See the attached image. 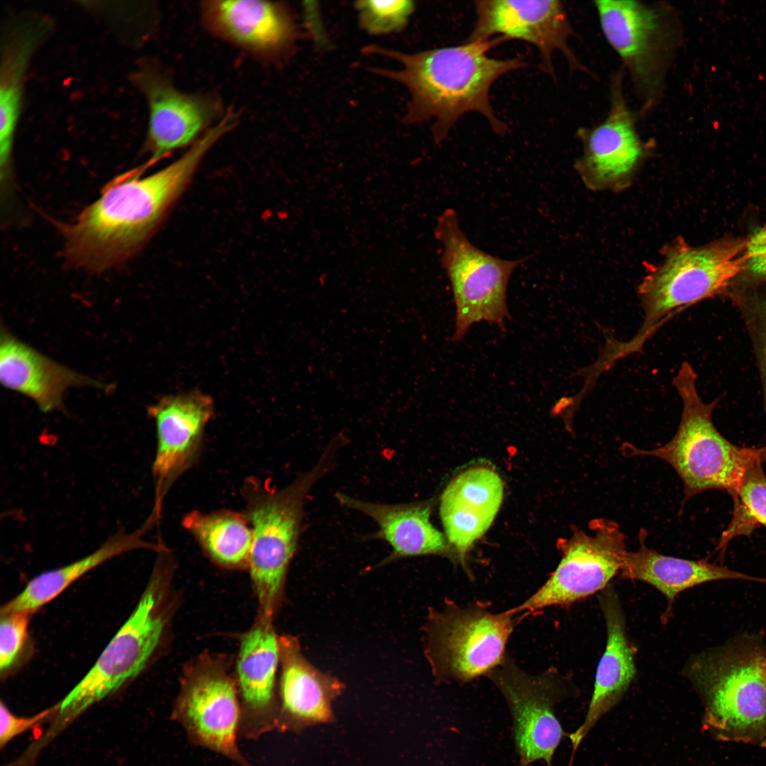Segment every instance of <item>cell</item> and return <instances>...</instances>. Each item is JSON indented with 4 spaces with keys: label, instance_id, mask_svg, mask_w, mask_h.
I'll return each mask as SVG.
<instances>
[{
    "label": "cell",
    "instance_id": "2",
    "mask_svg": "<svg viewBox=\"0 0 766 766\" xmlns=\"http://www.w3.org/2000/svg\"><path fill=\"white\" fill-rule=\"evenodd\" d=\"M502 42L496 37L415 53L373 45L365 47L362 52L399 62L400 67L396 70H370L407 89L410 99L404 122L413 124L434 119L431 131L435 143H439L456 122L470 111L483 115L494 132L503 134L508 131L491 105L490 89L499 77L527 63L521 57L506 60L489 57L487 52Z\"/></svg>",
    "mask_w": 766,
    "mask_h": 766
},
{
    "label": "cell",
    "instance_id": "7",
    "mask_svg": "<svg viewBox=\"0 0 766 766\" xmlns=\"http://www.w3.org/2000/svg\"><path fill=\"white\" fill-rule=\"evenodd\" d=\"M157 553L148 585L131 614L86 675L52 706L62 725L133 681L157 650L166 626L165 584L172 563L168 549Z\"/></svg>",
    "mask_w": 766,
    "mask_h": 766
},
{
    "label": "cell",
    "instance_id": "17",
    "mask_svg": "<svg viewBox=\"0 0 766 766\" xmlns=\"http://www.w3.org/2000/svg\"><path fill=\"white\" fill-rule=\"evenodd\" d=\"M620 74L612 80L611 108L605 120L578 131L583 152L574 167L586 187L594 191L628 187L646 153L623 96Z\"/></svg>",
    "mask_w": 766,
    "mask_h": 766
},
{
    "label": "cell",
    "instance_id": "30",
    "mask_svg": "<svg viewBox=\"0 0 766 766\" xmlns=\"http://www.w3.org/2000/svg\"><path fill=\"white\" fill-rule=\"evenodd\" d=\"M725 292L738 308L746 326L760 370L766 409V279L743 275Z\"/></svg>",
    "mask_w": 766,
    "mask_h": 766
},
{
    "label": "cell",
    "instance_id": "4",
    "mask_svg": "<svg viewBox=\"0 0 766 766\" xmlns=\"http://www.w3.org/2000/svg\"><path fill=\"white\" fill-rule=\"evenodd\" d=\"M684 675L704 706L703 727L716 740L766 748V648L740 638L692 658Z\"/></svg>",
    "mask_w": 766,
    "mask_h": 766
},
{
    "label": "cell",
    "instance_id": "10",
    "mask_svg": "<svg viewBox=\"0 0 766 766\" xmlns=\"http://www.w3.org/2000/svg\"><path fill=\"white\" fill-rule=\"evenodd\" d=\"M516 613H492L477 604H448L431 612L426 655L435 676L467 682L492 672L504 660Z\"/></svg>",
    "mask_w": 766,
    "mask_h": 766
},
{
    "label": "cell",
    "instance_id": "26",
    "mask_svg": "<svg viewBox=\"0 0 766 766\" xmlns=\"http://www.w3.org/2000/svg\"><path fill=\"white\" fill-rule=\"evenodd\" d=\"M646 536V531L641 529L640 547L637 551L626 552L620 573L623 577L645 582L660 591L667 601L665 616H670L679 593L706 582L742 579L766 583L765 578L743 574L705 560H690L662 555L645 545Z\"/></svg>",
    "mask_w": 766,
    "mask_h": 766
},
{
    "label": "cell",
    "instance_id": "32",
    "mask_svg": "<svg viewBox=\"0 0 766 766\" xmlns=\"http://www.w3.org/2000/svg\"><path fill=\"white\" fill-rule=\"evenodd\" d=\"M0 621V672L9 675L19 665L28 642V613H5Z\"/></svg>",
    "mask_w": 766,
    "mask_h": 766
},
{
    "label": "cell",
    "instance_id": "1",
    "mask_svg": "<svg viewBox=\"0 0 766 766\" xmlns=\"http://www.w3.org/2000/svg\"><path fill=\"white\" fill-rule=\"evenodd\" d=\"M212 128L173 162L147 176L146 162L116 176L73 221L60 226L68 264L90 272L111 270L135 255L158 229L204 156L221 138Z\"/></svg>",
    "mask_w": 766,
    "mask_h": 766
},
{
    "label": "cell",
    "instance_id": "16",
    "mask_svg": "<svg viewBox=\"0 0 766 766\" xmlns=\"http://www.w3.org/2000/svg\"><path fill=\"white\" fill-rule=\"evenodd\" d=\"M172 717L194 745L240 766H252L238 745L241 706L235 685L228 675L208 670L191 676L182 688Z\"/></svg>",
    "mask_w": 766,
    "mask_h": 766
},
{
    "label": "cell",
    "instance_id": "25",
    "mask_svg": "<svg viewBox=\"0 0 766 766\" xmlns=\"http://www.w3.org/2000/svg\"><path fill=\"white\" fill-rule=\"evenodd\" d=\"M335 496L340 505L364 514L377 523L378 530L370 538L384 540L392 550L383 563L447 550L444 535L430 521L431 504L427 502L382 504L343 492Z\"/></svg>",
    "mask_w": 766,
    "mask_h": 766
},
{
    "label": "cell",
    "instance_id": "20",
    "mask_svg": "<svg viewBox=\"0 0 766 766\" xmlns=\"http://www.w3.org/2000/svg\"><path fill=\"white\" fill-rule=\"evenodd\" d=\"M52 28L50 20L35 13L9 23L1 43L0 65V161L1 184L9 187L12 151L26 72L30 60Z\"/></svg>",
    "mask_w": 766,
    "mask_h": 766
},
{
    "label": "cell",
    "instance_id": "33",
    "mask_svg": "<svg viewBox=\"0 0 766 766\" xmlns=\"http://www.w3.org/2000/svg\"><path fill=\"white\" fill-rule=\"evenodd\" d=\"M52 707L34 716L25 717L13 714L1 701L0 704V745L3 748L16 736L38 726L50 715Z\"/></svg>",
    "mask_w": 766,
    "mask_h": 766
},
{
    "label": "cell",
    "instance_id": "11",
    "mask_svg": "<svg viewBox=\"0 0 766 766\" xmlns=\"http://www.w3.org/2000/svg\"><path fill=\"white\" fill-rule=\"evenodd\" d=\"M587 533L574 528L560 543L562 559L546 582L512 610L528 615L553 606H568L602 591L620 572L627 552L626 538L618 524L606 518L591 521Z\"/></svg>",
    "mask_w": 766,
    "mask_h": 766
},
{
    "label": "cell",
    "instance_id": "34",
    "mask_svg": "<svg viewBox=\"0 0 766 766\" xmlns=\"http://www.w3.org/2000/svg\"><path fill=\"white\" fill-rule=\"evenodd\" d=\"M745 270L740 274L753 279H766V230L762 228L748 238Z\"/></svg>",
    "mask_w": 766,
    "mask_h": 766
},
{
    "label": "cell",
    "instance_id": "5",
    "mask_svg": "<svg viewBox=\"0 0 766 766\" xmlns=\"http://www.w3.org/2000/svg\"><path fill=\"white\" fill-rule=\"evenodd\" d=\"M345 444L343 436L334 438L314 465L284 487H273L257 477L243 484V513L252 535L248 566L265 616L272 614L296 552L307 496L334 468L338 453Z\"/></svg>",
    "mask_w": 766,
    "mask_h": 766
},
{
    "label": "cell",
    "instance_id": "19",
    "mask_svg": "<svg viewBox=\"0 0 766 766\" xmlns=\"http://www.w3.org/2000/svg\"><path fill=\"white\" fill-rule=\"evenodd\" d=\"M279 659V641L267 620L243 637L237 663L243 738L256 740L277 729L274 683Z\"/></svg>",
    "mask_w": 766,
    "mask_h": 766
},
{
    "label": "cell",
    "instance_id": "28",
    "mask_svg": "<svg viewBox=\"0 0 766 766\" xmlns=\"http://www.w3.org/2000/svg\"><path fill=\"white\" fill-rule=\"evenodd\" d=\"M182 525L216 563L228 567L248 565L252 535L244 513L193 510L183 516Z\"/></svg>",
    "mask_w": 766,
    "mask_h": 766
},
{
    "label": "cell",
    "instance_id": "24",
    "mask_svg": "<svg viewBox=\"0 0 766 766\" xmlns=\"http://www.w3.org/2000/svg\"><path fill=\"white\" fill-rule=\"evenodd\" d=\"M282 673L277 729L295 731L329 723L333 718L332 702L341 687L324 675L300 653L296 642L279 641Z\"/></svg>",
    "mask_w": 766,
    "mask_h": 766
},
{
    "label": "cell",
    "instance_id": "9",
    "mask_svg": "<svg viewBox=\"0 0 766 766\" xmlns=\"http://www.w3.org/2000/svg\"><path fill=\"white\" fill-rule=\"evenodd\" d=\"M435 234L444 246L441 262L456 309L452 341L460 340L474 323L480 321L504 328L510 316L506 304L510 277L528 257L504 260L475 247L462 231L452 209L439 217Z\"/></svg>",
    "mask_w": 766,
    "mask_h": 766
},
{
    "label": "cell",
    "instance_id": "14",
    "mask_svg": "<svg viewBox=\"0 0 766 766\" xmlns=\"http://www.w3.org/2000/svg\"><path fill=\"white\" fill-rule=\"evenodd\" d=\"M477 18L465 42L486 40L499 35L504 41L521 40L538 50L539 69L555 78L553 54L558 50L573 71L589 73L569 46L574 33L562 2L557 0H482L474 2Z\"/></svg>",
    "mask_w": 766,
    "mask_h": 766
},
{
    "label": "cell",
    "instance_id": "21",
    "mask_svg": "<svg viewBox=\"0 0 766 766\" xmlns=\"http://www.w3.org/2000/svg\"><path fill=\"white\" fill-rule=\"evenodd\" d=\"M0 381L6 389L35 403L45 413L60 410L66 392L75 387L109 390L99 381L53 360L1 328Z\"/></svg>",
    "mask_w": 766,
    "mask_h": 766
},
{
    "label": "cell",
    "instance_id": "8",
    "mask_svg": "<svg viewBox=\"0 0 766 766\" xmlns=\"http://www.w3.org/2000/svg\"><path fill=\"white\" fill-rule=\"evenodd\" d=\"M603 33L628 70L643 113L658 101L679 40L669 6L637 1H594Z\"/></svg>",
    "mask_w": 766,
    "mask_h": 766
},
{
    "label": "cell",
    "instance_id": "31",
    "mask_svg": "<svg viewBox=\"0 0 766 766\" xmlns=\"http://www.w3.org/2000/svg\"><path fill=\"white\" fill-rule=\"evenodd\" d=\"M359 22L369 34L381 35L403 29L414 11V2L410 0L375 1L355 2Z\"/></svg>",
    "mask_w": 766,
    "mask_h": 766
},
{
    "label": "cell",
    "instance_id": "35",
    "mask_svg": "<svg viewBox=\"0 0 766 766\" xmlns=\"http://www.w3.org/2000/svg\"><path fill=\"white\" fill-rule=\"evenodd\" d=\"M762 228L763 230H766V223L765 224V226H763V227H762Z\"/></svg>",
    "mask_w": 766,
    "mask_h": 766
},
{
    "label": "cell",
    "instance_id": "3",
    "mask_svg": "<svg viewBox=\"0 0 766 766\" xmlns=\"http://www.w3.org/2000/svg\"><path fill=\"white\" fill-rule=\"evenodd\" d=\"M748 239L726 238L694 246L677 238L662 249L657 264L647 267L638 287L643 321L629 341H618L622 357L640 352L667 321L684 309L724 294L745 270Z\"/></svg>",
    "mask_w": 766,
    "mask_h": 766
},
{
    "label": "cell",
    "instance_id": "29",
    "mask_svg": "<svg viewBox=\"0 0 766 766\" xmlns=\"http://www.w3.org/2000/svg\"><path fill=\"white\" fill-rule=\"evenodd\" d=\"M758 459L745 469L737 489L731 494L733 500L731 521L723 533L717 550L725 552L735 537L749 535L760 526L766 528V476Z\"/></svg>",
    "mask_w": 766,
    "mask_h": 766
},
{
    "label": "cell",
    "instance_id": "13",
    "mask_svg": "<svg viewBox=\"0 0 766 766\" xmlns=\"http://www.w3.org/2000/svg\"><path fill=\"white\" fill-rule=\"evenodd\" d=\"M148 108L144 149L155 164L178 149L191 146L224 116L215 96L187 94L150 63L131 74Z\"/></svg>",
    "mask_w": 766,
    "mask_h": 766
},
{
    "label": "cell",
    "instance_id": "15",
    "mask_svg": "<svg viewBox=\"0 0 766 766\" xmlns=\"http://www.w3.org/2000/svg\"><path fill=\"white\" fill-rule=\"evenodd\" d=\"M213 412L212 397L199 391L165 395L148 408L156 428L152 470L155 497L150 514L157 520L172 485L199 460L205 429Z\"/></svg>",
    "mask_w": 766,
    "mask_h": 766
},
{
    "label": "cell",
    "instance_id": "22",
    "mask_svg": "<svg viewBox=\"0 0 766 766\" xmlns=\"http://www.w3.org/2000/svg\"><path fill=\"white\" fill-rule=\"evenodd\" d=\"M606 627L604 652L599 662L593 693L582 724L570 735L576 750L598 721L623 698L635 677V648L630 642L624 612L609 586L599 596Z\"/></svg>",
    "mask_w": 766,
    "mask_h": 766
},
{
    "label": "cell",
    "instance_id": "12",
    "mask_svg": "<svg viewBox=\"0 0 766 766\" xmlns=\"http://www.w3.org/2000/svg\"><path fill=\"white\" fill-rule=\"evenodd\" d=\"M491 677L511 711L520 766L540 760L551 766L565 733L555 709L572 692L567 682L553 671L530 675L509 660H504Z\"/></svg>",
    "mask_w": 766,
    "mask_h": 766
},
{
    "label": "cell",
    "instance_id": "27",
    "mask_svg": "<svg viewBox=\"0 0 766 766\" xmlns=\"http://www.w3.org/2000/svg\"><path fill=\"white\" fill-rule=\"evenodd\" d=\"M155 523L149 516L138 529L132 532L119 530L89 555L38 574L30 579L19 594L1 606L0 614L21 612L32 614L85 574L111 559L138 549L157 551L160 542L152 544L145 540L146 533Z\"/></svg>",
    "mask_w": 766,
    "mask_h": 766
},
{
    "label": "cell",
    "instance_id": "23",
    "mask_svg": "<svg viewBox=\"0 0 766 766\" xmlns=\"http://www.w3.org/2000/svg\"><path fill=\"white\" fill-rule=\"evenodd\" d=\"M503 494L501 479L487 467L462 472L443 491L440 504L443 526L462 562L474 542L491 526Z\"/></svg>",
    "mask_w": 766,
    "mask_h": 766
},
{
    "label": "cell",
    "instance_id": "6",
    "mask_svg": "<svg viewBox=\"0 0 766 766\" xmlns=\"http://www.w3.org/2000/svg\"><path fill=\"white\" fill-rule=\"evenodd\" d=\"M697 375L692 366L683 362L672 379L682 402L680 423L673 438L653 450L625 443L627 457L651 456L671 465L684 485V502L711 489L731 494L738 487L747 467L753 461H766V446L745 448L726 439L712 421L718 399L705 402L696 387Z\"/></svg>",
    "mask_w": 766,
    "mask_h": 766
},
{
    "label": "cell",
    "instance_id": "18",
    "mask_svg": "<svg viewBox=\"0 0 766 766\" xmlns=\"http://www.w3.org/2000/svg\"><path fill=\"white\" fill-rule=\"evenodd\" d=\"M205 25L216 35L256 55L277 57L295 39L291 16L283 5L255 0L206 1Z\"/></svg>",
    "mask_w": 766,
    "mask_h": 766
}]
</instances>
